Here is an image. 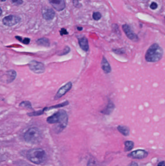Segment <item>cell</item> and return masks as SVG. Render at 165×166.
Segmentation results:
<instances>
[{
  "label": "cell",
  "mask_w": 165,
  "mask_h": 166,
  "mask_svg": "<svg viewBox=\"0 0 165 166\" xmlns=\"http://www.w3.org/2000/svg\"><path fill=\"white\" fill-rule=\"evenodd\" d=\"M24 138L26 143L30 144H38L42 139V134L37 127H32L28 130L24 135Z\"/></svg>",
  "instance_id": "277c9868"
},
{
  "label": "cell",
  "mask_w": 165,
  "mask_h": 166,
  "mask_svg": "<svg viewBox=\"0 0 165 166\" xmlns=\"http://www.w3.org/2000/svg\"><path fill=\"white\" fill-rule=\"evenodd\" d=\"M37 44L42 46L48 47L50 46V41L46 38H42L37 39Z\"/></svg>",
  "instance_id": "e0dca14e"
},
{
  "label": "cell",
  "mask_w": 165,
  "mask_h": 166,
  "mask_svg": "<svg viewBox=\"0 0 165 166\" xmlns=\"http://www.w3.org/2000/svg\"><path fill=\"white\" fill-rule=\"evenodd\" d=\"M123 30L129 39L133 42H138V36L131 30V28L128 24H124L122 26Z\"/></svg>",
  "instance_id": "9c48e42d"
},
{
  "label": "cell",
  "mask_w": 165,
  "mask_h": 166,
  "mask_svg": "<svg viewBox=\"0 0 165 166\" xmlns=\"http://www.w3.org/2000/svg\"><path fill=\"white\" fill-rule=\"evenodd\" d=\"M92 17L94 20L98 21V20H100L101 18V14L99 12H94L93 14Z\"/></svg>",
  "instance_id": "ffe728a7"
},
{
  "label": "cell",
  "mask_w": 165,
  "mask_h": 166,
  "mask_svg": "<svg viewBox=\"0 0 165 166\" xmlns=\"http://www.w3.org/2000/svg\"><path fill=\"white\" fill-rule=\"evenodd\" d=\"M77 29L79 31H82V30L83 28L82 27H77Z\"/></svg>",
  "instance_id": "d6a6232c"
},
{
  "label": "cell",
  "mask_w": 165,
  "mask_h": 166,
  "mask_svg": "<svg viewBox=\"0 0 165 166\" xmlns=\"http://www.w3.org/2000/svg\"><path fill=\"white\" fill-rule=\"evenodd\" d=\"M125 152H128L133 149L134 146V143L132 141H126L125 143Z\"/></svg>",
  "instance_id": "ac0fdd59"
},
{
  "label": "cell",
  "mask_w": 165,
  "mask_h": 166,
  "mask_svg": "<svg viewBox=\"0 0 165 166\" xmlns=\"http://www.w3.org/2000/svg\"><path fill=\"white\" fill-rule=\"evenodd\" d=\"M26 157L30 161L34 164H40L46 158V153L41 148L32 149L28 151Z\"/></svg>",
  "instance_id": "3957f363"
},
{
  "label": "cell",
  "mask_w": 165,
  "mask_h": 166,
  "mask_svg": "<svg viewBox=\"0 0 165 166\" xmlns=\"http://www.w3.org/2000/svg\"><path fill=\"white\" fill-rule=\"evenodd\" d=\"M10 1L13 5H16V6L20 5H22L23 3V0H10Z\"/></svg>",
  "instance_id": "603a6c76"
},
{
  "label": "cell",
  "mask_w": 165,
  "mask_h": 166,
  "mask_svg": "<svg viewBox=\"0 0 165 166\" xmlns=\"http://www.w3.org/2000/svg\"><path fill=\"white\" fill-rule=\"evenodd\" d=\"M148 155V153L143 150H138L131 152L128 154V157L134 159H142L146 157Z\"/></svg>",
  "instance_id": "52a82bcc"
},
{
  "label": "cell",
  "mask_w": 165,
  "mask_h": 166,
  "mask_svg": "<svg viewBox=\"0 0 165 166\" xmlns=\"http://www.w3.org/2000/svg\"><path fill=\"white\" fill-rule=\"evenodd\" d=\"M21 18L18 16L10 15L3 18L2 23L5 26L11 27L19 23L21 21Z\"/></svg>",
  "instance_id": "5b68a950"
},
{
  "label": "cell",
  "mask_w": 165,
  "mask_h": 166,
  "mask_svg": "<svg viewBox=\"0 0 165 166\" xmlns=\"http://www.w3.org/2000/svg\"><path fill=\"white\" fill-rule=\"evenodd\" d=\"M72 84L71 82H68L67 83L66 85L61 87V88L59 89L58 92H57L55 96V99H58L60 98L62 96H64L65 94L68 92L69 90L71 89L72 88Z\"/></svg>",
  "instance_id": "30bf717a"
},
{
  "label": "cell",
  "mask_w": 165,
  "mask_h": 166,
  "mask_svg": "<svg viewBox=\"0 0 165 166\" xmlns=\"http://www.w3.org/2000/svg\"><path fill=\"white\" fill-rule=\"evenodd\" d=\"M19 106H20L24 107H26L27 108H30L31 109V108H32L31 103L29 102H28V101L23 102L19 104Z\"/></svg>",
  "instance_id": "7402d4cb"
},
{
  "label": "cell",
  "mask_w": 165,
  "mask_h": 166,
  "mask_svg": "<svg viewBox=\"0 0 165 166\" xmlns=\"http://www.w3.org/2000/svg\"><path fill=\"white\" fill-rule=\"evenodd\" d=\"M157 166H165V162L162 161L159 163Z\"/></svg>",
  "instance_id": "4dcf8cb0"
},
{
  "label": "cell",
  "mask_w": 165,
  "mask_h": 166,
  "mask_svg": "<svg viewBox=\"0 0 165 166\" xmlns=\"http://www.w3.org/2000/svg\"><path fill=\"white\" fill-rule=\"evenodd\" d=\"M52 7L58 11H61L65 9L66 4L65 0H48Z\"/></svg>",
  "instance_id": "ba28073f"
},
{
  "label": "cell",
  "mask_w": 165,
  "mask_h": 166,
  "mask_svg": "<svg viewBox=\"0 0 165 166\" xmlns=\"http://www.w3.org/2000/svg\"><path fill=\"white\" fill-rule=\"evenodd\" d=\"M101 67L106 74H109L111 71V68L106 58L103 57L101 61Z\"/></svg>",
  "instance_id": "4fadbf2b"
},
{
  "label": "cell",
  "mask_w": 165,
  "mask_h": 166,
  "mask_svg": "<svg viewBox=\"0 0 165 166\" xmlns=\"http://www.w3.org/2000/svg\"><path fill=\"white\" fill-rule=\"evenodd\" d=\"M60 33V34L61 36L68 34V32H67L66 29L64 28H61V29Z\"/></svg>",
  "instance_id": "484cf974"
},
{
  "label": "cell",
  "mask_w": 165,
  "mask_h": 166,
  "mask_svg": "<svg viewBox=\"0 0 165 166\" xmlns=\"http://www.w3.org/2000/svg\"><path fill=\"white\" fill-rule=\"evenodd\" d=\"M6 1V0H1V2H4Z\"/></svg>",
  "instance_id": "e575fe53"
},
{
  "label": "cell",
  "mask_w": 165,
  "mask_h": 166,
  "mask_svg": "<svg viewBox=\"0 0 165 166\" xmlns=\"http://www.w3.org/2000/svg\"><path fill=\"white\" fill-rule=\"evenodd\" d=\"M30 42V39L29 38H24L23 41V43L24 44H29Z\"/></svg>",
  "instance_id": "f1b7e54d"
},
{
  "label": "cell",
  "mask_w": 165,
  "mask_h": 166,
  "mask_svg": "<svg viewBox=\"0 0 165 166\" xmlns=\"http://www.w3.org/2000/svg\"><path fill=\"white\" fill-rule=\"evenodd\" d=\"M79 43L80 48L84 51H88L89 48V46L88 41L86 37H83L81 38H79Z\"/></svg>",
  "instance_id": "7c38bea8"
},
{
  "label": "cell",
  "mask_w": 165,
  "mask_h": 166,
  "mask_svg": "<svg viewBox=\"0 0 165 166\" xmlns=\"http://www.w3.org/2000/svg\"><path fill=\"white\" fill-rule=\"evenodd\" d=\"M15 38L16 39H18V41H19V42H23V40H22V38L20 37H19V36H16Z\"/></svg>",
  "instance_id": "f546056e"
},
{
  "label": "cell",
  "mask_w": 165,
  "mask_h": 166,
  "mask_svg": "<svg viewBox=\"0 0 165 166\" xmlns=\"http://www.w3.org/2000/svg\"><path fill=\"white\" fill-rule=\"evenodd\" d=\"M44 111V109L42 110L37 111L33 112L31 113H28V115L30 117L32 116H39V115H42Z\"/></svg>",
  "instance_id": "44dd1931"
},
{
  "label": "cell",
  "mask_w": 165,
  "mask_h": 166,
  "mask_svg": "<svg viewBox=\"0 0 165 166\" xmlns=\"http://www.w3.org/2000/svg\"><path fill=\"white\" fill-rule=\"evenodd\" d=\"M113 52L116 53L117 55H123L125 53V52L123 49H114L113 50Z\"/></svg>",
  "instance_id": "d4e9b609"
},
{
  "label": "cell",
  "mask_w": 165,
  "mask_h": 166,
  "mask_svg": "<svg viewBox=\"0 0 165 166\" xmlns=\"http://www.w3.org/2000/svg\"><path fill=\"white\" fill-rule=\"evenodd\" d=\"M114 108V104L111 102H110L106 107L102 111L101 113H103L105 115H110L113 112Z\"/></svg>",
  "instance_id": "5bb4252c"
},
{
  "label": "cell",
  "mask_w": 165,
  "mask_h": 166,
  "mask_svg": "<svg viewBox=\"0 0 165 166\" xmlns=\"http://www.w3.org/2000/svg\"><path fill=\"white\" fill-rule=\"evenodd\" d=\"M69 104V103L68 101H66L65 102L63 103H60L59 104H57L55 106H52L50 107L49 108H44V111H47V110H48V109H53V108H60V107H64L65 106H67Z\"/></svg>",
  "instance_id": "d6986e66"
},
{
  "label": "cell",
  "mask_w": 165,
  "mask_h": 166,
  "mask_svg": "<svg viewBox=\"0 0 165 166\" xmlns=\"http://www.w3.org/2000/svg\"><path fill=\"white\" fill-rule=\"evenodd\" d=\"M17 76V73L14 70H10L8 71L6 74L7 83H10L13 82Z\"/></svg>",
  "instance_id": "9a60e30c"
},
{
  "label": "cell",
  "mask_w": 165,
  "mask_h": 166,
  "mask_svg": "<svg viewBox=\"0 0 165 166\" xmlns=\"http://www.w3.org/2000/svg\"><path fill=\"white\" fill-rule=\"evenodd\" d=\"M130 166H138V164L135 162H133L131 163V164H130Z\"/></svg>",
  "instance_id": "1f68e13d"
},
{
  "label": "cell",
  "mask_w": 165,
  "mask_h": 166,
  "mask_svg": "<svg viewBox=\"0 0 165 166\" xmlns=\"http://www.w3.org/2000/svg\"><path fill=\"white\" fill-rule=\"evenodd\" d=\"M73 5L76 8H80L82 7V4L79 2V0H73Z\"/></svg>",
  "instance_id": "cb8c5ba5"
},
{
  "label": "cell",
  "mask_w": 165,
  "mask_h": 166,
  "mask_svg": "<svg viewBox=\"0 0 165 166\" xmlns=\"http://www.w3.org/2000/svg\"><path fill=\"white\" fill-rule=\"evenodd\" d=\"M117 129L120 133L125 136H128L130 134L129 129L126 126L119 125L117 127Z\"/></svg>",
  "instance_id": "2e32d148"
},
{
  "label": "cell",
  "mask_w": 165,
  "mask_h": 166,
  "mask_svg": "<svg viewBox=\"0 0 165 166\" xmlns=\"http://www.w3.org/2000/svg\"><path fill=\"white\" fill-rule=\"evenodd\" d=\"M29 67L30 69L35 74H42L44 73L45 70V65L44 64L38 62L37 61H31L29 64Z\"/></svg>",
  "instance_id": "8992f818"
},
{
  "label": "cell",
  "mask_w": 165,
  "mask_h": 166,
  "mask_svg": "<svg viewBox=\"0 0 165 166\" xmlns=\"http://www.w3.org/2000/svg\"><path fill=\"white\" fill-rule=\"evenodd\" d=\"M43 18L46 20H52L55 16V12L52 9H43Z\"/></svg>",
  "instance_id": "8fae6325"
},
{
  "label": "cell",
  "mask_w": 165,
  "mask_h": 166,
  "mask_svg": "<svg viewBox=\"0 0 165 166\" xmlns=\"http://www.w3.org/2000/svg\"><path fill=\"white\" fill-rule=\"evenodd\" d=\"M70 50V49L69 47L67 46L65 48V49H64L62 53H61V54H60V55H66V54H67V53L69 52Z\"/></svg>",
  "instance_id": "4316f807"
},
{
  "label": "cell",
  "mask_w": 165,
  "mask_h": 166,
  "mask_svg": "<svg viewBox=\"0 0 165 166\" xmlns=\"http://www.w3.org/2000/svg\"><path fill=\"white\" fill-rule=\"evenodd\" d=\"M68 120V117L66 112L60 110L47 117V121L48 124H57L55 127V131L59 133L66 127Z\"/></svg>",
  "instance_id": "6da1fadb"
},
{
  "label": "cell",
  "mask_w": 165,
  "mask_h": 166,
  "mask_svg": "<svg viewBox=\"0 0 165 166\" xmlns=\"http://www.w3.org/2000/svg\"><path fill=\"white\" fill-rule=\"evenodd\" d=\"M163 49L158 44L154 43L149 48L145 53V60L151 63L158 62L163 57Z\"/></svg>",
  "instance_id": "7a4b0ae2"
},
{
  "label": "cell",
  "mask_w": 165,
  "mask_h": 166,
  "mask_svg": "<svg viewBox=\"0 0 165 166\" xmlns=\"http://www.w3.org/2000/svg\"><path fill=\"white\" fill-rule=\"evenodd\" d=\"M2 9H1V16L2 15Z\"/></svg>",
  "instance_id": "836d02e7"
},
{
  "label": "cell",
  "mask_w": 165,
  "mask_h": 166,
  "mask_svg": "<svg viewBox=\"0 0 165 166\" xmlns=\"http://www.w3.org/2000/svg\"><path fill=\"white\" fill-rule=\"evenodd\" d=\"M157 6H158V5L155 2H152L150 5V8L152 9H156L157 8Z\"/></svg>",
  "instance_id": "83f0119b"
}]
</instances>
